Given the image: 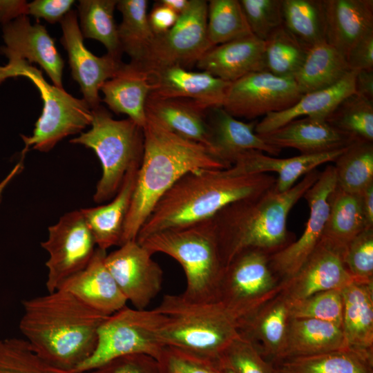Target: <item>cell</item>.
Instances as JSON below:
<instances>
[{"instance_id":"cell-1","label":"cell","mask_w":373,"mask_h":373,"mask_svg":"<svg viewBox=\"0 0 373 373\" xmlns=\"http://www.w3.org/2000/svg\"><path fill=\"white\" fill-rule=\"evenodd\" d=\"M19 329L31 348L60 370L75 372L94 352L105 316L57 289L26 299Z\"/></svg>"},{"instance_id":"cell-2","label":"cell","mask_w":373,"mask_h":373,"mask_svg":"<svg viewBox=\"0 0 373 373\" xmlns=\"http://www.w3.org/2000/svg\"><path fill=\"white\" fill-rule=\"evenodd\" d=\"M143 131L144 153L120 245L136 240L157 202L182 176L202 169L231 166L204 145L169 131L147 116Z\"/></svg>"},{"instance_id":"cell-3","label":"cell","mask_w":373,"mask_h":373,"mask_svg":"<svg viewBox=\"0 0 373 373\" xmlns=\"http://www.w3.org/2000/svg\"><path fill=\"white\" fill-rule=\"evenodd\" d=\"M276 180L269 173L241 174L232 166L190 172L159 200L136 240L211 218L227 205L269 189Z\"/></svg>"},{"instance_id":"cell-4","label":"cell","mask_w":373,"mask_h":373,"mask_svg":"<svg viewBox=\"0 0 373 373\" xmlns=\"http://www.w3.org/2000/svg\"><path fill=\"white\" fill-rule=\"evenodd\" d=\"M320 173L312 171L285 192L277 191L274 186L233 202L212 217L225 267L243 250L258 249L271 256L294 242L295 236L287 227L289 213Z\"/></svg>"},{"instance_id":"cell-5","label":"cell","mask_w":373,"mask_h":373,"mask_svg":"<svg viewBox=\"0 0 373 373\" xmlns=\"http://www.w3.org/2000/svg\"><path fill=\"white\" fill-rule=\"evenodd\" d=\"M139 244L152 255L165 254L182 266L186 288L182 295L193 302L218 300L225 265L211 218L154 233Z\"/></svg>"},{"instance_id":"cell-6","label":"cell","mask_w":373,"mask_h":373,"mask_svg":"<svg viewBox=\"0 0 373 373\" xmlns=\"http://www.w3.org/2000/svg\"><path fill=\"white\" fill-rule=\"evenodd\" d=\"M155 309L166 317L164 346L218 359L241 334L240 319L218 300L193 302L182 294H167Z\"/></svg>"},{"instance_id":"cell-7","label":"cell","mask_w":373,"mask_h":373,"mask_svg":"<svg viewBox=\"0 0 373 373\" xmlns=\"http://www.w3.org/2000/svg\"><path fill=\"white\" fill-rule=\"evenodd\" d=\"M91 128L70 140L91 149L99 158L102 173L93 200L97 203L112 199L128 171L140 165L144 153L143 128L129 118L115 119L99 105L93 109Z\"/></svg>"},{"instance_id":"cell-8","label":"cell","mask_w":373,"mask_h":373,"mask_svg":"<svg viewBox=\"0 0 373 373\" xmlns=\"http://www.w3.org/2000/svg\"><path fill=\"white\" fill-rule=\"evenodd\" d=\"M25 77L38 88L43 100V109L35 122L32 134L21 137L25 147L43 153L49 152L64 138L77 133L91 124L93 115L84 99L73 97L64 88L48 83L41 70L27 61L8 62L0 66V84L10 77Z\"/></svg>"},{"instance_id":"cell-9","label":"cell","mask_w":373,"mask_h":373,"mask_svg":"<svg viewBox=\"0 0 373 373\" xmlns=\"http://www.w3.org/2000/svg\"><path fill=\"white\" fill-rule=\"evenodd\" d=\"M166 323V316L155 308L125 306L102 323L94 352L75 372L90 370L131 354H145L157 360L164 347L162 337Z\"/></svg>"},{"instance_id":"cell-10","label":"cell","mask_w":373,"mask_h":373,"mask_svg":"<svg viewBox=\"0 0 373 373\" xmlns=\"http://www.w3.org/2000/svg\"><path fill=\"white\" fill-rule=\"evenodd\" d=\"M269 256L258 249H245L224 268L218 301L240 323L281 291V281L270 267Z\"/></svg>"},{"instance_id":"cell-11","label":"cell","mask_w":373,"mask_h":373,"mask_svg":"<svg viewBox=\"0 0 373 373\" xmlns=\"http://www.w3.org/2000/svg\"><path fill=\"white\" fill-rule=\"evenodd\" d=\"M207 3L205 0H190L188 8L175 25L167 32L155 35L141 67L153 70L171 66L186 68L196 64L212 48L207 30Z\"/></svg>"},{"instance_id":"cell-12","label":"cell","mask_w":373,"mask_h":373,"mask_svg":"<svg viewBox=\"0 0 373 373\" xmlns=\"http://www.w3.org/2000/svg\"><path fill=\"white\" fill-rule=\"evenodd\" d=\"M96 245L80 210L64 214L48 227V237L41 246L49 254L46 262L48 292L57 290L68 278L82 270L91 259Z\"/></svg>"},{"instance_id":"cell-13","label":"cell","mask_w":373,"mask_h":373,"mask_svg":"<svg viewBox=\"0 0 373 373\" xmlns=\"http://www.w3.org/2000/svg\"><path fill=\"white\" fill-rule=\"evenodd\" d=\"M302 95L294 79L262 70L231 82L222 106L236 118L254 119L290 108Z\"/></svg>"},{"instance_id":"cell-14","label":"cell","mask_w":373,"mask_h":373,"mask_svg":"<svg viewBox=\"0 0 373 373\" xmlns=\"http://www.w3.org/2000/svg\"><path fill=\"white\" fill-rule=\"evenodd\" d=\"M336 186L334 166L328 164L304 194L309 214L303 233L297 240L269 256L270 267L281 283L297 273L320 242L328 217L329 195Z\"/></svg>"},{"instance_id":"cell-15","label":"cell","mask_w":373,"mask_h":373,"mask_svg":"<svg viewBox=\"0 0 373 373\" xmlns=\"http://www.w3.org/2000/svg\"><path fill=\"white\" fill-rule=\"evenodd\" d=\"M136 240L124 242L105 257V264L127 301L144 309L160 293L163 271Z\"/></svg>"},{"instance_id":"cell-16","label":"cell","mask_w":373,"mask_h":373,"mask_svg":"<svg viewBox=\"0 0 373 373\" xmlns=\"http://www.w3.org/2000/svg\"><path fill=\"white\" fill-rule=\"evenodd\" d=\"M59 23L60 42L67 52L72 77L79 85L83 99L93 109L100 105L99 92L104 83L113 77L124 63L107 53L97 57L86 48L77 10H71Z\"/></svg>"},{"instance_id":"cell-17","label":"cell","mask_w":373,"mask_h":373,"mask_svg":"<svg viewBox=\"0 0 373 373\" xmlns=\"http://www.w3.org/2000/svg\"><path fill=\"white\" fill-rule=\"evenodd\" d=\"M2 38L5 45L0 47V54L6 57L8 62L36 63L46 73L54 86L63 88L64 61L44 26L39 23L32 24L27 15L21 16L3 25Z\"/></svg>"},{"instance_id":"cell-18","label":"cell","mask_w":373,"mask_h":373,"mask_svg":"<svg viewBox=\"0 0 373 373\" xmlns=\"http://www.w3.org/2000/svg\"><path fill=\"white\" fill-rule=\"evenodd\" d=\"M344 254L321 239L297 273L281 283L280 293L293 300L323 291L342 290L354 282L345 265Z\"/></svg>"},{"instance_id":"cell-19","label":"cell","mask_w":373,"mask_h":373,"mask_svg":"<svg viewBox=\"0 0 373 373\" xmlns=\"http://www.w3.org/2000/svg\"><path fill=\"white\" fill-rule=\"evenodd\" d=\"M149 71L153 83L149 96L187 99L206 111L222 106L231 84L205 71H191L179 66Z\"/></svg>"},{"instance_id":"cell-20","label":"cell","mask_w":373,"mask_h":373,"mask_svg":"<svg viewBox=\"0 0 373 373\" xmlns=\"http://www.w3.org/2000/svg\"><path fill=\"white\" fill-rule=\"evenodd\" d=\"M207 119L211 152L229 166L248 151L256 150L278 156L282 150L270 145L255 132L257 119L244 122L230 115L222 106L207 110Z\"/></svg>"},{"instance_id":"cell-21","label":"cell","mask_w":373,"mask_h":373,"mask_svg":"<svg viewBox=\"0 0 373 373\" xmlns=\"http://www.w3.org/2000/svg\"><path fill=\"white\" fill-rule=\"evenodd\" d=\"M106 254L97 247L87 265L58 289L71 293L95 311L110 316L126 306L128 301L106 266Z\"/></svg>"},{"instance_id":"cell-22","label":"cell","mask_w":373,"mask_h":373,"mask_svg":"<svg viewBox=\"0 0 373 373\" xmlns=\"http://www.w3.org/2000/svg\"><path fill=\"white\" fill-rule=\"evenodd\" d=\"M260 135L270 145L280 149L293 148L300 155L329 152L358 141L332 126L325 118L309 117L294 119Z\"/></svg>"},{"instance_id":"cell-23","label":"cell","mask_w":373,"mask_h":373,"mask_svg":"<svg viewBox=\"0 0 373 373\" xmlns=\"http://www.w3.org/2000/svg\"><path fill=\"white\" fill-rule=\"evenodd\" d=\"M201 71L228 82L266 70L265 42L254 35L212 47L196 62Z\"/></svg>"},{"instance_id":"cell-24","label":"cell","mask_w":373,"mask_h":373,"mask_svg":"<svg viewBox=\"0 0 373 373\" xmlns=\"http://www.w3.org/2000/svg\"><path fill=\"white\" fill-rule=\"evenodd\" d=\"M153 89L151 72L128 63L105 82L100 90L102 101L113 112L126 115L143 128L146 122V103Z\"/></svg>"},{"instance_id":"cell-25","label":"cell","mask_w":373,"mask_h":373,"mask_svg":"<svg viewBox=\"0 0 373 373\" xmlns=\"http://www.w3.org/2000/svg\"><path fill=\"white\" fill-rule=\"evenodd\" d=\"M341 149L312 155H300L288 158H276L256 150L240 154L232 166L242 174L276 173L274 189L285 192L296 184L302 176L325 163L334 162L345 151Z\"/></svg>"},{"instance_id":"cell-26","label":"cell","mask_w":373,"mask_h":373,"mask_svg":"<svg viewBox=\"0 0 373 373\" xmlns=\"http://www.w3.org/2000/svg\"><path fill=\"white\" fill-rule=\"evenodd\" d=\"M140 166L135 165L128 171L111 202L79 209L97 248L106 251L112 246L120 245Z\"/></svg>"},{"instance_id":"cell-27","label":"cell","mask_w":373,"mask_h":373,"mask_svg":"<svg viewBox=\"0 0 373 373\" xmlns=\"http://www.w3.org/2000/svg\"><path fill=\"white\" fill-rule=\"evenodd\" d=\"M326 42L346 57L352 46L373 30L372 0H323Z\"/></svg>"},{"instance_id":"cell-28","label":"cell","mask_w":373,"mask_h":373,"mask_svg":"<svg viewBox=\"0 0 373 373\" xmlns=\"http://www.w3.org/2000/svg\"><path fill=\"white\" fill-rule=\"evenodd\" d=\"M290 319L288 300L280 292L242 321L240 333L273 363L283 349Z\"/></svg>"},{"instance_id":"cell-29","label":"cell","mask_w":373,"mask_h":373,"mask_svg":"<svg viewBox=\"0 0 373 373\" xmlns=\"http://www.w3.org/2000/svg\"><path fill=\"white\" fill-rule=\"evenodd\" d=\"M356 72L350 71L341 81L329 87L303 94L295 104L287 109L265 115L258 122L255 132L263 135L302 117L326 119L344 98L354 93Z\"/></svg>"},{"instance_id":"cell-30","label":"cell","mask_w":373,"mask_h":373,"mask_svg":"<svg viewBox=\"0 0 373 373\" xmlns=\"http://www.w3.org/2000/svg\"><path fill=\"white\" fill-rule=\"evenodd\" d=\"M207 111L183 99L149 96L146 103L147 117L184 138L204 145L211 151Z\"/></svg>"},{"instance_id":"cell-31","label":"cell","mask_w":373,"mask_h":373,"mask_svg":"<svg viewBox=\"0 0 373 373\" xmlns=\"http://www.w3.org/2000/svg\"><path fill=\"white\" fill-rule=\"evenodd\" d=\"M347 347L342 327L321 320L291 318L283 349L275 361Z\"/></svg>"},{"instance_id":"cell-32","label":"cell","mask_w":373,"mask_h":373,"mask_svg":"<svg viewBox=\"0 0 373 373\" xmlns=\"http://www.w3.org/2000/svg\"><path fill=\"white\" fill-rule=\"evenodd\" d=\"M342 330L349 347L373 352V283L353 282L342 289Z\"/></svg>"},{"instance_id":"cell-33","label":"cell","mask_w":373,"mask_h":373,"mask_svg":"<svg viewBox=\"0 0 373 373\" xmlns=\"http://www.w3.org/2000/svg\"><path fill=\"white\" fill-rule=\"evenodd\" d=\"M271 363L278 373H373V352L347 347Z\"/></svg>"},{"instance_id":"cell-34","label":"cell","mask_w":373,"mask_h":373,"mask_svg":"<svg viewBox=\"0 0 373 373\" xmlns=\"http://www.w3.org/2000/svg\"><path fill=\"white\" fill-rule=\"evenodd\" d=\"M366 228L360 195L337 186L329 198V213L321 240L345 251L350 242Z\"/></svg>"},{"instance_id":"cell-35","label":"cell","mask_w":373,"mask_h":373,"mask_svg":"<svg viewBox=\"0 0 373 373\" xmlns=\"http://www.w3.org/2000/svg\"><path fill=\"white\" fill-rule=\"evenodd\" d=\"M350 71L345 56L324 41L309 48L294 80L303 95L329 87Z\"/></svg>"},{"instance_id":"cell-36","label":"cell","mask_w":373,"mask_h":373,"mask_svg":"<svg viewBox=\"0 0 373 373\" xmlns=\"http://www.w3.org/2000/svg\"><path fill=\"white\" fill-rule=\"evenodd\" d=\"M146 0H117L116 8L121 12L122 22L117 26L122 52L129 63L142 66L155 37L148 19Z\"/></svg>"},{"instance_id":"cell-37","label":"cell","mask_w":373,"mask_h":373,"mask_svg":"<svg viewBox=\"0 0 373 373\" xmlns=\"http://www.w3.org/2000/svg\"><path fill=\"white\" fill-rule=\"evenodd\" d=\"M117 3V0H80L77 12L83 38L99 41L107 54L121 59L122 51L114 19Z\"/></svg>"},{"instance_id":"cell-38","label":"cell","mask_w":373,"mask_h":373,"mask_svg":"<svg viewBox=\"0 0 373 373\" xmlns=\"http://www.w3.org/2000/svg\"><path fill=\"white\" fill-rule=\"evenodd\" d=\"M283 24L307 48L326 41L323 0H283Z\"/></svg>"},{"instance_id":"cell-39","label":"cell","mask_w":373,"mask_h":373,"mask_svg":"<svg viewBox=\"0 0 373 373\" xmlns=\"http://www.w3.org/2000/svg\"><path fill=\"white\" fill-rule=\"evenodd\" d=\"M336 186L360 195L373 184V142L352 143L335 160Z\"/></svg>"},{"instance_id":"cell-40","label":"cell","mask_w":373,"mask_h":373,"mask_svg":"<svg viewBox=\"0 0 373 373\" xmlns=\"http://www.w3.org/2000/svg\"><path fill=\"white\" fill-rule=\"evenodd\" d=\"M264 42L266 70L280 77L294 79L309 48L298 41L283 23Z\"/></svg>"},{"instance_id":"cell-41","label":"cell","mask_w":373,"mask_h":373,"mask_svg":"<svg viewBox=\"0 0 373 373\" xmlns=\"http://www.w3.org/2000/svg\"><path fill=\"white\" fill-rule=\"evenodd\" d=\"M207 30L211 46L252 35L239 0H210Z\"/></svg>"},{"instance_id":"cell-42","label":"cell","mask_w":373,"mask_h":373,"mask_svg":"<svg viewBox=\"0 0 373 373\" xmlns=\"http://www.w3.org/2000/svg\"><path fill=\"white\" fill-rule=\"evenodd\" d=\"M325 119L355 140L373 142V102L354 93L344 98Z\"/></svg>"},{"instance_id":"cell-43","label":"cell","mask_w":373,"mask_h":373,"mask_svg":"<svg viewBox=\"0 0 373 373\" xmlns=\"http://www.w3.org/2000/svg\"><path fill=\"white\" fill-rule=\"evenodd\" d=\"M0 373H77L57 368L41 357L27 341L0 339Z\"/></svg>"},{"instance_id":"cell-44","label":"cell","mask_w":373,"mask_h":373,"mask_svg":"<svg viewBox=\"0 0 373 373\" xmlns=\"http://www.w3.org/2000/svg\"><path fill=\"white\" fill-rule=\"evenodd\" d=\"M288 302L291 318L321 320L342 327V290L323 291L304 298L288 300Z\"/></svg>"},{"instance_id":"cell-45","label":"cell","mask_w":373,"mask_h":373,"mask_svg":"<svg viewBox=\"0 0 373 373\" xmlns=\"http://www.w3.org/2000/svg\"><path fill=\"white\" fill-rule=\"evenodd\" d=\"M218 360L233 373H278L274 365L242 334L222 352Z\"/></svg>"},{"instance_id":"cell-46","label":"cell","mask_w":373,"mask_h":373,"mask_svg":"<svg viewBox=\"0 0 373 373\" xmlns=\"http://www.w3.org/2000/svg\"><path fill=\"white\" fill-rule=\"evenodd\" d=\"M163 373H228L218 359L164 346L157 359Z\"/></svg>"},{"instance_id":"cell-47","label":"cell","mask_w":373,"mask_h":373,"mask_svg":"<svg viewBox=\"0 0 373 373\" xmlns=\"http://www.w3.org/2000/svg\"><path fill=\"white\" fill-rule=\"evenodd\" d=\"M242 11L254 36L265 41L283 23V0H240Z\"/></svg>"},{"instance_id":"cell-48","label":"cell","mask_w":373,"mask_h":373,"mask_svg":"<svg viewBox=\"0 0 373 373\" xmlns=\"http://www.w3.org/2000/svg\"><path fill=\"white\" fill-rule=\"evenodd\" d=\"M344 262L354 282L373 283V228L365 229L350 242Z\"/></svg>"},{"instance_id":"cell-49","label":"cell","mask_w":373,"mask_h":373,"mask_svg":"<svg viewBox=\"0 0 373 373\" xmlns=\"http://www.w3.org/2000/svg\"><path fill=\"white\" fill-rule=\"evenodd\" d=\"M77 373H163L158 361L145 354L114 358L90 370Z\"/></svg>"},{"instance_id":"cell-50","label":"cell","mask_w":373,"mask_h":373,"mask_svg":"<svg viewBox=\"0 0 373 373\" xmlns=\"http://www.w3.org/2000/svg\"><path fill=\"white\" fill-rule=\"evenodd\" d=\"M74 0H35L28 3V15L54 24L60 22L72 9Z\"/></svg>"},{"instance_id":"cell-51","label":"cell","mask_w":373,"mask_h":373,"mask_svg":"<svg viewBox=\"0 0 373 373\" xmlns=\"http://www.w3.org/2000/svg\"><path fill=\"white\" fill-rule=\"evenodd\" d=\"M345 57L352 71L373 69V30L362 36L352 46Z\"/></svg>"},{"instance_id":"cell-52","label":"cell","mask_w":373,"mask_h":373,"mask_svg":"<svg viewBox=\"0 0 373 373\" xmlns=\"http://www.w3.org/2000/svg\"><path fill=\"white\" fill-rule=\"evenodd\" d=\"M179 16L158 1L148 14V19L155 35H160L170 30L177 22Z\"/></svg>"},{"instance_id":"cell-53","label":"cell","mask_w":373,"mask_h":373,"mask_svg":"<svg viewBox=\"0 0 373 373\" xmlns=\"http://www.w3.org/2000/svg\"><path fill=\"white\" fill-rule=\"evenodd\" d=\"M28 15V2L25 0H0V23L5 25L19 17Z\"/></svg>"},{"instance_id":"cell-54","label":"cell","mask_w":373,"mask_h":373,"mask_svg":"<svg viewBox=\"0 0 373 373\" xmlns=\"http://www.w3.org/2000/svg\"><path fill=\"white\" fill-rule=\"evenodd\" d=\"M354 93L373 102V69L356 72Z\"/></svg>"},{"instance_id":"cell-55","label":"cell","mask_w":373,"mask_h":373,"mask_svg":"<svg viewBox=\"0 0 373 373\" xmlns=\"http://www.w3.org/2000/svg\"><path fill=\"white\" fill-rule=\"evenodd\" d=\"M360 197L366 228H373V184L369 186Z\"/></svg>"},{"instance_id":"cell-56","label":"cell","mask_w":373,"mask_h":373,"mask_svg":"<svg viewBox=\"0 0 373 373\" xmlns=\"http://www.w3.org/2000/svg\"><path fill=\"white\" fill-rule=\"evenodd\" d=\"M25 155L21 154V160L10 171V172L0 182V203L2 199V194L9 184V183L14 179L15 176L19 175L23 169V160Z\"/></svg>"},{"instance_id":"cell-57","label":"cell","mask_w":373,"mask_h":373,"mask_svg":"<svg viewBox=\"0 0 373 373\" xmlns=\"http://www.w3.org/2000/svg\"><path fill=\"white\" fill-rule=\"evenodd\" d=\"M159 2L178 15L182 14L190 4V0H161Z\"/></svg>"},{"instance_id":"cell-58","label":"cell","mask_w":373,"mask_h":373,"mask_svg":"<svg viewBox=\"0 0 373 373\" xmlns=\"http://www.w3.org/2000/svg\"><path fill=\"white\" fill-rule=\"evenodd\" d=\"M228 373H233V372L228 370Z\"/></svg>"}]
</instances>
